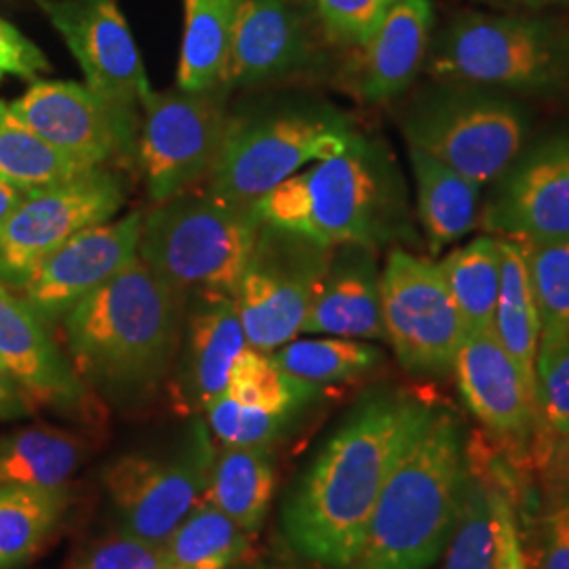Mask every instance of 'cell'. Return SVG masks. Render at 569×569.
I'll list each match as a JSON object with an SVG mask.
<instances>
[{
	"instance_id": "cell-40",
	"label": "cell",
	"mask_w": 569,
	"mask_h": 569,
	"mask_svg": "<svg viewBox=\"0 0 569 569\" xmlns=\"http://www.w3.org/2000/svg\"><path fill=\"white\" fill-rule=\"evenodd\" d=\"M77 569H169V561L163 545H150L121 531L87 550Z\"/></svg>"
},
{
	"instance_id": "cell-49",
	"label": "cell",
	"mask_w": 569,
	"mask_h": 569,
	"mask_svg": "<svg viewBox=\"0 0 569 569\" xmlns=\"http://www.w3.org/2000/svg\"><path fill=\"white\" fill-rule=\"evenodd\" d=\"M169 569H176V568H169Z\"/></svg>"
},
{
	"instance_id": "cell-21",
	"label": "cell",
	"mask_w": 569,
	"mask_h": 569,
	"mask_svg": "<svg viewBox=\"0 0 569 569\" xmlns=\"http://www.w3.org/2000/svg\"><path fill=\"white\" fill-rule=\"evenodd\" d=\"M470 413L510 446H528L536 430L533 388L493 331H468L453 361Z\"/></svg>"
},
{
	"instance_id": "cell-9",
	"label": "cell",
	"mask_w": 569,
	"mask_h": 569,
	"mask_svg": "<svg viewBox=\"0 0 569 569\" xmlns=\"http://www.w3.org/2000/svg\"><path fill=\"white\" fill-rule=\"evenodd\" d=\"M331 249L302 232L262 220L234 289L247 345L274 352L302 333Z\"/></svg>"
},
{
	"instance_id": "cell-24",
	"label": "cell",
	"mask_w": 569,
	"mask_h": 569,
	"mask_svg": "<svg viewBox=\"0 0 569 569\" xmlns=\"http://www.w3.org/2000/svg\"><path fill=\"white\" fill-rule=\"evenodd\" d=\"M409 163L416 180L418 220L430 251H441L465 239L479 218L481 186L411 146Z\"/></svg>"
},
{
	"instance_id": "cell-35",
	"label": "cell",
	"mask_w": 569,
	"mask_h": 569,
	"mask_svg": "<svg viewBox=\"0 0 569 569\" xmlns=\"http://www.w3.org/2000/svg\"><path fill=\"white\" fill-rule=\"evenodd\" d=\"M496 540L491 526V483L468 467L460 507L446 547L443 569H493Z\"/></svg>"
},
{
	"instance_id": "cell-33",
	"label": "cell",
	"mask_w": 569,
	"mask_h": 569,
	"mask_svg": "<svg viewBox=\"0 0 569 569\" xmlns=\"http://www.w3.org/2000/svg\"><path fill=\"white\" fill-rule=\"evenodd\" d=\"M270 355L287 373L321 388L363 378L385 361L378 346L333 336L291 340Z\"/></svg>"
},
{
	"instance_id": "cell-32",
	"label": "cell",
	"mask_w": 569,
	"mask_h": 569,
	"mask_svg": "<svg viewBox=\"0 0 569 569\" xmlns=\"http://www.w3.org/2000/svg\"><path fill=\"white\" fill-rule=\"evenodd\" d=\"M89 169L44 142L0 100V178L23 192L70 180Z\"/></svg>"
},
{
	"instance_id": "cell-18",
	"label": "cell",
	"mask_w": 569,
	"mask_h": 569,
	"mask_svg": "<svg viewBox=\"0 0 569 569\" xmlns=\"http://www.w3.org/2000/svg\"><path fill=\"white\" fill-rule=\"evenodd\" d=\"M483 226L517 243L569 241V136L549 138L496 180Z\"/></svg>"
},
{
	"instance_id": "cell-7",
	"label": "cell",
	"mask_w": 569,
	"mask_h": 569,
	"mask_svg": "<svg viewBox=\"0 0 569 569\" xmlns=\"http://www.w3.org/2000/svg\"><path fill=\"white\" fill-rule=\"evenodd\" d=\"M302 173L308 237L323 244L409 247L418 241L403 173L387 142L361 131Z\"/></svg>"
},
{
	"instance_id": "cell-47",
	"label": "cell",
	"mask_w": 569,
	"mask_h": 569,
	"mask_svg": "<svg viewBox=\"0 0 569 569\" xmlns=\"http://www.w3.org/2000/svg\"><path fill=\"white\" fill-rule=\"evenodd\" d=\"M28 192H23L20 188H16L13 183L4 182L0 178V226L7 222V218L16 211V207L21 203V199Z\"/></svg>"
},
{
	"instance_id": "cell-31",
	"label": "cell",
	"mask_w": 569,
	"mask_h": 569,
	"mask_svg": "<svg viewBox=\"0 0 569 569\" xmlns=\"http://www.w3.org/2000/svg\"><path fill=\"white\" fill-rule=\"evenodd\" d=\"M251 533L209 500L192 510L163 545L169 568L234 569L251 552Z\"/></svg>"
},
{
	"instance_id": "cell-20",
	"label": "cell",
	"mask_w": 569,
	"mask_h": 569,
	"mask_svg": "<svg viewBox=\"0 0 569 569\" xmlns=\"http://www.w3.org/2000/svg\"><path fill=\"white\" fill-rule=\"evenodd\" d=\"M234 296L192 293L186 298L183 331L171 399L182 413H204L228 388L230 371L247 348Z\"/></svg>"
},
{
	"instance_id": "cell-39",
	"label": "cell",
	"mask_w": 569,
	"mask_h": 569,
	"mask_svg": "<svg viewBox=\"0 0 569 569\" xmlns=\"http://www.w3.org/2000/svg\"><path fill=\"white\" fill-rule=\"evenodd\" d=\"M399 0H312L329 41L361 49Z\"/></svg>"
},
{
	"instance_id": "cell-38",
	"label": "cell",
	"mask_w": 569,
	"mask_h": 569,
	"mask_svg": "<svg viewBox=\"0 0 569 569\" xmlns=\"http://www.w3.org/2000/svg\"><path fill=\"white\" fill-rule=\"evenodd\" d=\"M536 435H569V338L538 352L536 359Z\"/></svg>"
},
{
	"instance_id": "cell-43",
	"label": "cell",
	"mask_w": 569,
	"mask_h": 569,
	"mask_svg": "<svg viewBox=\"0 0 569 569\" xmlns=\"http://www.w3.org/2000/svg\"><path fill=\"white\" fill-rule=\"evenodd\" d=\"M49 68V61L34 42L26 39L9 21L0 20V72L37 79Z\"/></svg>"
},
{
	"instance_id": "cell-12",
	"label": "cell",
	"mask_w": 569,
	"mask_h": 569,
	"mask_svg": "<svg viewBox=\"0 0 569 569\" xmlns=\"http://www.w3.org/2000/svg\"><path fill=\"white\" fill-rule=\"evenodd\" d=\"M127 201L117 167H96L28 192L0 226V284L18 291L34 268L84 228L110 222Z\"/></svg>"
},
{
	"instance_id": "cell-6",
	"label": "cell",
	"mask_w": 569,
	"mask_h": 569,
	"mask_svg": "<svg viewBox=\"0 0 569 569\" xmlns=\"http://www.w3.org/2000/svg\"><path fill=\"white\" fill-rule=\"evenodd\" d=\"M260 226L258 203L186 190L143 213L138 258L186 298L234 296Z\"/></svg>"
},
{
	"instance_id": "cell-13",
	"label": "cell",
	"mask_w": 569,
	"mask_h": 569,
	"mask_svg": "<svg viewBox=\"0 0 569 569\" xmlns=\"http://www.w3.org/2000/svg\"><path fill=\"white\" fill-rule=\"evenodd\" d=\"M382 321L397 361L413 376H448L467 336L437 262L392 247L382 268Z\"/></svg>"
},
{
	"instance_id": "cell-27",
	"label": "cell",
	"mask_w": 569,
	"mask_h": 569,
	"mask_svg": "<svg viewBox=\"0 0 569 569\" xmlns=\"http://www.w3.org/2000/svg\"><path fill=\"white\" fill-rule=\"evenodd\" d=\"M84 456L70 432L49 425L21 428L0 437V486L66 489Z\"/></svg>"
},
{
	"instance_id": "cell-26",
	"label": "cell",
	"mask_w": 569,
	"mask_h": 569,
	"mask_svg": "<svg viewBox=\"0 0 569 569\" xmlns=\"http://www.w3.org/2000/svg\"><path fill=\"white\" fill-rule=\"evenodd\" d=\"M239 0H183L178 87L203 91L226 84Z\"/></svg>"
},
{
	"instance_id": "cell-14",
	"label": "cell",
	"mask_w": 569,
	"mask_h": 569,
	"mask_svg": "<svg viewBox=\"0 0 569 569\" xmlns=\"http://www.w3.org/2000/svg\"><path fill=\"white\" fill-rule=\"evenodd\" d=\"M9 108L44 142L87 167L131 163L138 154L140 119L84 82H34Z\"/></svg>"
},
{
	"instance_id": "cell-10",
	"label": "cell",
	"mask_w": 569,
	"mask_h": 569,
	"mask_svg": "<svg viewBox=\"0 0 569 569\" xmlns=\"http://www.w3.org/2000/svg\"><path fill=\"white\" fill-rule=\"evenodd\" d=\"M216 448L203 420L169 453H129L103 470V488L121 531L164 545L183 519L207 500Z\"/></svg>"
},
{
	"instance_id": "cell-19",
	"label": "cell",
	"mask_w": 569,
	"mask_h": 569,
	"mask_svg": "<svg viewBox=\"0 0 569 569\" xmlns=\"http://www.w3.org/2000/svg\"><path fill=\"white\" fill-rule=\"evenodd\" d=\"M0 367L37 407L84 416L93 406V392L56 342L51 327L4 284H0Z\"/></svg>"
},
{
	"instance_id": "cell-36",
	"label": "cell",
	"mask_w": 569,
	"mask_h": 569,
	"mask_svg": "<svg viewBox=\"0 0 569 569\" xmlns=\"http://www.w3.org/2000/svg\"><path fill=\"white\" fill-rule=\"evenodd\" d=\"M523 249L540 315L538 352H542L569 338V241L523 244Z\"/></svg>"
},
{
	"instance_id": "cell-46",
	"label": "cell",
	"mask_w": 569,
	"mask_h": 569,
	"mask_svg": "<svg viewBox=\"0 0 569 569\" xmlns=\"http://www.w3.org/2000/svg\"><path fill=\"white\" fill-rule=\"evenodd\" d=\"M507 13H545L550 7H569V0H481Z\"/></svg>"
},
{
	"instance_id": "cell-8",
	"label": "cell",
	"mask_w": 569,
	"mask_h": 569,
	"mask_svg": "<svg viewBox=\"0 0 569 569\" xmlns=\"http://www.w3.org/2000/svg\"><path fill=\"white\" fill-rule=\"evenodd\" d=\"M403 133L418 148L470 182H496L523 152L529 114L517 98L467 84L435 81L403 114Z\"/></svg>"
},
{
	"instance_id": "cell-23",
	"label": "cell",
	"mask_w": 569,
	"mask_h": 569,
	"mask_svg": "<svg viewBox=\"0 0 569 569\" xmlns=\"http://www.w3.org/2000/svg\"><path fill=\"white\" fill-rule=\"evenodd\" d=\"M435 9L430 0H399L361 47L357 91L369 103H387L406 93L430 49Z\"/></svg>"
},
{
	"instance_id": "cell-28",
	"label": "cell",
	"mask_w": 569,
	"mask_h": 569,
	"mask_svg": "<svg viewBox=\"0 0 569 569\" xmlns=\"http://www.w3.org/2000/svg\"><path fill=\"white\" fill-rule=\"evenodd\" d=\"M500 260L502 274L493 312V333L515 359L529 387L536 388L540 315L529 279L528 258L523 244L510 239H500Z\"/></svg>"
},
{
	"instance_id": "cell-41",
	"label": "cell",
	"mask_w": 569,
	"mask_h": 569,
	"mask_svg": "<svg viewBox=\"0 0 569 569\" xmlns=\"http://www.w3.org/2000/svg\"><path fill=\"white\" fill-rule=\"evenodd\" d=\"M491 526L496 540L493 569H529L509 491L498 486H491Z\"/></svg>"
},
{
	"instance_id": "cell-5",
	"label": "cell",
	"mask_w": 569,
	"mask_h": 569,
	"mask_svg": "<svg viewBox=\"0 0 569 569\" xmlns=\"http://www.w3.org/2000/svg\"><path fill=\"white\" fill-rule=\"evenodd\" d=\"M357 131L329 103L270 98L243 106L228 114L204 190L232 201L258 203L306 164L340 154Z\"/></svg>"
},
{
	"instance_id": "cell-34",
	"label": "cell",
	"mask_w": 569,
	"mask_h": 569,
	"mask_svg": "<svg viewBox=\"0 0 569 569\" xmlns=\"http://www.w3.org/2000/svg\"><path fill=\"white\" fill-rule=\"evenodd\" d=\"M326 388L305 382L277 366L270 352L247 346L230 371L226 395L244 406L300 418Z\"/></svg>"
},
{
	"instance_id": "cell-2",
	"label": "cell",
	"mask_w": 569,
	"mask_h": 569,
	"mask_svg": "<svg viewBox=\"0 0 569 569\" xmlns=\"http://www.w3.org/2000/svg\"><path fill=\"white\" fill-rule=\"evenodd\" d=\"M183 315L186 296L138 258L63 317L66 355L91 392L140 399L173 371Z\"/></svg>"
},
{
	"instance_id": "cell-25",
	"label": "cell",
	"mask_w": 569,
	"mask_h": 569,
	"mask_svg": "<svg viewBox=\"0 0 569 569\" xmlns=\"http://www.w3.org/2000/svg\"><path fill=\"white\" fill-rule=\"evenodd\" d=\"M272 448H228L216 451L207 500L251 536L264 526L274 496Z\"/></svg>"
},
{
	"instance_id": "cell-16",
	"label": "cell",
	"mask_w": 569,
	"mask_h": 569,
	"mask_svg": "<svg viewBox=\"0 0 569 569\" xmlns=\"http://www.w3.org/2000/svg\"><path fill=\"white\" fill-rule=\"evenodd\" d=\"M42 9L81 66L84 84L140 119L152 87L117 0H42Z\"/></svg>"
},
{
	"instance_id": "cell-42",
	"label": "cell",
	"mask_w": 569,
	"mask_h": 569,
	"mask_svg": "<svg viewBox=\"0 0 569 569\" xmlns=\"http://www.w3.org/2000/svg\"><path fill=\"white\" fill-rule=\"evenodd\" d=\"M540 569H569V496H552L542 515Z\"/></svg>"
},
{
	"instance_id": "cell-45",
	"label": "cell",
	"mask_w": 569,
	"mask_h": 569,
	"mask_svg": "<svg viewBox=\"0 0 569 569\" xmlns=\"http://www.w3.org/2000/svg\"><path fill=\"white\" fill-rule=\"evenodd\" d=\"M37 406L28 399L21 390L0 367V422H13L34 413Z\"/></svg>"
},
{
	"instance_id": "cell-17",
	"label": "cell",
	"mask_w": 569,
	"mask_h": 569,
	"mask_svg": "<svg viewBox=\"0 0 569 569\" xmlns=\"http://www.w3.org/2000/svg\"><path fill=\"white\" fill-rule=\"evenodd\" d=\"M142 226V211H133L121 220L84 228L34 268L18 289L21 300L47 326H60L74 306L138 260Z\"/></svg>"
},
{
	"instance_id": "cell-15",
	"label": "cell",
	"mask_w": 569,
	"mask_h": 569,
	"mask_svg": "<svg viewBox=\"0 0 569 569\" xmlns=\"http://www.w3.org/2000/svg\"><path fill=\"white\" fill-rule=\"evenodd\" d=\"M315 20L305 0H239L226 87L258 89L317 74L323 51Z\"/></svg>"
},
{
	"instance_id": "cell-4",
	"label": "cell",
	"mask_w": 569,
	"mask_h": 569,
	"mask_svg": "<svg viewBox=\"0 0 569 569\" xmlns=\"http://www.w3.org/2000/svg\"><path fill=\"white\" fill-rule=\"evenodd\" d=\"M435 81L467 82L512 98L569 93V20L547 13H462L428 49Z\"/></svg>"
},
{
	"instance_id": "cell-37",
	"label": "cell",
	"mask_w": 569,
	"mask_h": 569,
	"mask_svg": "<svg viewBox=\"0 0 569 569\" xmlns=\"http://www.w3.org/2000/svg\"><path fill=\"white\" fill-rule=\"evenodd\" d=\"M298 418L244 406L222 395L204 409V425L220 446L228 448H272L283 439Z\"/></svg>"
},
{
	"instance_id": "cell-29",
	"label": "cell",
	"mask_w": 569,
	"mask_h": 569,
	"mask_svg": "<svg viewBox=\"0 0 569 569\" xmlns=\"http://www.w3.org/2000/svg\"><path fill=\"white\" fill-rule=\"evenodd\" d=\"M68 489L0 486V569L30 563L56 533Z\"/></svg>"
},
{
	"instance_id": "cell-44",
	"label": "cell",
	"mask_w": 569,
	"mask_h": 569,
	"mask_svg": "<svg viewBox=\"0 0 569 569\" xmlns=\"http://www.w3.org/2000/svg\"><path fill=\"white\" fill-rule=\"evenodd\" d=\"M538 460L552 496H569V435L540 439Z\"/></svg>"
},
{
	"instance_id": "cell-22",
	"label": "cell",
	"mask_w": 569,
	"mask_h": 569,
	"mask_svg": "<svg viewBox=\"0 0 569 569\" xmlns=\"http://www.w3.org/2000/svg\"><path fill=\"white\" fill-rule=\"evenodd\" d=\"M302 333L387 342L382 270L376 249L366 244H336L331 249Z\"/></svg>"
},
{
	"instance_id": "cell-3",
	"label": "cell",
	"mask_w": 569,
	"mask_h": 569,
	"mask_svg": "<svg viewBox=\"0 0 569 569\" xmlns=\"http://www.w3.org/2000/svg\"><path fill=\"white\" fill-rule=\"evenodd\" d=\"M462 428L432 409L388 475L350 569H428L446 552L467 475Z\"/></svg>"
},
{
	"instance_id": "cell-1",
	"label": "cell",
	"mask_w": 569,
	"mask_h": 569,
	"mask_svg": "<svg viewBox=\"0 0 569 569\" xmlns=\"http://www.w3.org/2000/svg\"><path fill=\"white\" fill-rule=\"evenodd\" d=\"M432 409L401 390L369 395L355 407L284 500L291 549L321 568H352L390 470Z\"/></svg>"
},
{
	"instance_id": "cell-11",
	"label": "cell",
	"mask_w": 569,
	"mask_h": 569,
	"mask_svg": "<svg viewBox=\"0 0 569 569\" xmlns=\"http://www.w3.org/2000/svg\"><path fill=\"white\" fill-rule=\"evenodd\" d=\"M230 93L220 84L203 91H150L143 98L138 161L152 203L207 180L224 138Z\"/></svg>"
},
{
	"instance_id": "cell-48",
	"label": "cell",
	"mask_w": 569,
	"mask_h": 569,
	"mask_svg": "<svg viewBox=\"0 0 569 569\" xmlns=\"http://www.w3.org/2000/svg\"><path fill=\"white\" fill-rule=\"evenodd\" d=\"M0 79H2V72H0Z\"/></svg>"
},
{
	"instance_id": "cell-30",
	"label": "cell",
	"mask_w": 569,
	"mask_h": 569,
	"mask_svg": "<svg viewBox=\"0 0 569 569\" xmlns=\"http://www.w3.org/2000/svg\"><path fill=\"white\" fill-rule=\"evenodd\" d=\"M449 293L467 331H493V312L500 291V239L483 234L451 249L439 262Z\"/></svg>"
}]
</instances>
